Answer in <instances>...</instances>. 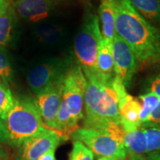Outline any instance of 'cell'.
<instances>
[{
	"label": "cell",
	"instance_id": "8",
	"mask_svg": "<svg viewBox=\"0 0 160 160\" xmlns=\"http://www.w3.org/2000/svg\"><path fill=\"white\" fill-rule=\"evenodd\" d=\"M64 78L58 80L37 95L36 100L42 119L46 128L57 131V118L59 113L64 88Z\"/></svg>",
	"mask_w": 160,
	"mask_h": 160
},
{
	"label": "cell",
	"instance_id": "1",
	"mask_svg": "<svg viewBox=\"0 0 160 160\" xmlns=\"http://www.w3.org/2000/svg\"><path fill=\"white\" fill-rule=\"evenodd\" d=\"M116 33L131 47L138 62L160 61V31L140 15L130 0H117Z\"/></svg>",
	"mask_w": 160,
	"mask_h": 160
},
{
	"label": "cell",
	"instance_id": "30",
	"mask_svg": "<svg viewBox=\"0 0 160 160\" xmlns=\"http://www.w3.org/2000/svg\"><path fill=\"white\" fill-rule=\"evenodd\" d=\"M145 157L147 158L148 160H160V150L149 153Z\"/></svg>",
	"mask_w": 160,
	"mask_h": 160
},
{
	"label": "cell",
	"instance_id": "21",
	"mask_svg": "<svg viewBox=\"0 0 160 160\" xmlns=\"http://www.w3.org/2000/svg\"><path fill=\"white\" fill-rule=\"evenodd\" d=\"M94 153L79 140H73V148L69 160H93Z\"/></svg>",
	"mask_w": 160,
	"mask_h": 160
},
{
	"label": "cell",
	"instance_id": "28",
	"mask_svg": "<svg viewBox=\"0 0 160 160\" xmlns=\"http://www.w3.org/2000/svg\"><path fill=\"white\" fill-rule=\"evenodd\" d=\"M57 148H51L42 156L38 160H57L55 157V151Z\"/></svg>",
	"mask_w": 160,
	"mask_h": 160
},
{
	"label": "cell",
	"instance_id": "20",
	"mask_svg": "<svg viewBox=\"0 0 160 160\" xmlns=\"http://www.w3.org/2000/svg\"><path fill=\"white\" fill-rule=\"evenodd\" d=\"M139 99L142 104L139 119L141 123H142L149 117L152 112L157 108L160 101V97L151 92H148L145 94L140 96Z\"/></svg>",
	"mask_w": 160,
	"mask_h": 160
},
{
	"label": "cell",
	"instance_id": "33",
	"mask_svg": "<svg viewBox=\"0 0 160 160\" xmlns=\"http://www.w3.org/2000/svg\"><path fill=\"white\" fill-rule=\"evenodd\" d=\"M97 160H121L117 159V158H112V157H99Z\"/></svg>",
	"mask_w": 160,
	"mask_h": 160
},
{
	"label": "cell",
	"instance_id": "29",
	"mask_svg": "<svg viewBox=\"0 0 160 160\" xmlns=\"http://www.w3.org/2000/svg\"><path fill=\"white\" fill-rule=\"evenodd\" d=\"M12 3V0H0V15L7 11L11 6Z\"/></svg>",
	"mask_w": 160,
	"mask_h": 160
},
{
	"label": "cell",
	"instance_id": "14",
	"mask_svg": "<svg viewBox=\"0 0 160 160\" xmlns=\"http://www.w3.org/2000/svg\"><path fill=\"white\" fill-rule=\"evenodd\" d=\"M116 5L117 0H101L99 19L104 39L113 41L116 33Z\"/></svg>",
	"mask_w": 160,
	"mask_h": 160
},
{
	"label": "cell",
	"instance_id": "13",
	"mask_svg": "<svg viewBox=\"0 0 160 160\" xmlns=\"http://www.w3.org/2000/svg\"><path fill=\"white\" fill-rule=\"evenodd\" d=\"M97 70L102 79L109 81L114 79V62L113 56V42L104 39L100 42L97 59Z\"/></svg>",
	"mask_w": 160,
	"mask_h": 160
},
{
	"label": "cell",
	"instance_id": "31",
	"mask_svg": "<svg viewBox=\"0 0 160 160\" xmlns=\"http://www.w3.org/2000/svg\"><path fill=\"white\" fill-rule=\"evenodd\" d=\"M0 160H8V154L2 146L0 145Z\"/></svg>",
	"mask_w": 160,
	"mask_h": 160
},
{
	"label": "cell",
	"instance_id": "11",
	"mask_svg": "<svg viewBox=\"0 0 160 160\" xmlns=\"http://www.w3.org/2000/svg\"><path fill=\"white\" fill-rule=\"evenodd\" d=\"M55 3L56 0H15L11 6L17 17L36 22L48 17Z\"/></svg>",
	"mask_w": 160,
	"mask_h": 160
},
{
	"label": "cell",
	"instance_id": "18",
	"mask_svg": "<svg viewBox=\"0 0 160 160\" xmlns=\"http://www.w3.org/2000/svg\"><path fill=\"white\" fill-rule=\"evenodd\" d=\"M17 16L12 6L5 13L0 15V48L11 41Z\"/></svg>",
	"mask_w": 160,
	"mask_h": 160
},
{
	"label": "cell",
	"instance_id": "4",
	"mask_svg": "<svg viewBox=\"0 0 160 160\" xmlns=\"http://www.w3.org/2000/svg\"><path fill=\"white\" fill-rule=\"evenodd\" d=\"M102 39L99 17L88 8L74 42L76 57L85 77H100L97 70V59Z\"/></svg>",
	"mask_w": 160,
	"mask_h": 160
},
{
	"label": "cell",
	"instance_id": "19",
	"mask_svg": "<svg viewBox=\"0 0 160 160\" xmlns=\"http://www.w3.org/2000/svg\"><path fill=\"white\" fill-rule=\"evenodd\" d=\"M16 99L7 85L0 84V119L4 122L14 106Z\"/></svg>",
	"mask_w": 160,
	"mask_h": 160
},
{
	"label": "cell",
	"instance_id": "5",
	"mask_svg": "<svg viewBox=\"0 0 160 160\" xmlns=\"http://www.w3.org/2000/svg\"><path fill=\"white\" fill-rule=\"evenodd\" d=\"M73 140L85 144L93 153L100 157L127 159L128 152L124 145V133L99 131L87 128H79L72 133Z\"/></svg>",
	"mask_w": 160,
	"mask_h": 160
},
{
	"label": "cell",
	"instance_id": "7",
	"mask_svg": "<svg viewBox=\"0 0 160 160\" xmlns=\"http://www.w3.org/2000/svg\"><path fill=\"white\" fill-rule=\"evenodd\" d=\"M62 137L55 130L46 128L25 140L19 148L14 160H38L51 148H57Z\"/></svg>",
	"mask_w": 160,
	"mask_h": 160
},
{
	"label": "cell",
	"instance_id": "3",
	"mask_svg": "<svg viewBox=\"0 0 160 160\" xmlns=\"http://www.w3.org/2000/svg\"><path fill=\"white\" fill-rule=\"evenodd\" d=\"M10 146L19 148L24 142L48 128L44 125L36 100L16 99L14 106L4 121Z\"/></svg>",
	"mask_w": 160,
	"mask_h": 160
},
{
	"label": "cell",
	"instance_id": "9",
	"mask_svg": "<svg viewBox=\"0 0 160 160\" xmlns=\"http://www.w3.org/2000/svg\"><path fill=\"white\" fill-rule=\"evenodd\" d=\"M112 42L115 77L128 88L134 75L137 60L131 47L119 36L116 34Z\"/></svg>",
	"mask_w": 160,
	"mask_h": 160
},
{
	"label": "cell",
	"instance_id": "22",
	"mask_svg": "<svg viewBox=\"0 0 160 160\" xmlns=\"http://www.w3.org/2000/svg\"><path fill=\"white\" fill-rule=\"evenodd\" d=\"M147 140L148 153L160 150V127L143 128Z\"/></svg>",
	"mask_w": 160,
	"mask_h": 160
},
{
	"label": "cell",
	"instance_id": "23",
	"mask_svg": "<svg viewBox=\"0 0 160 160\" xmlns=\"http://www.w3.org/2000/svg\"><path fill=\"white\" fill-rule=\"evenodd\" d=\"M12 69L9 58L6 54L5 49L0 48V78L3 80L6 85L11 82L13 78Z\"/></svg>",
	"mask_w": 160,
	"mask_h": 160
},
{
	"label": "cell",
	"instance_id": "17",
	"mask_svg": "<svg viewBox=\"0 0 160 160\" xmlns=\"http://www.w3.org/2000/svg\"><path fill=\"white\" fill-rule=\"evenodd\" d=\"M79 128V125L72 119L65 101L62 98L57 118V131L59 132L64 141H65L69 139L72 133Z\"/></svg>",
	"mask_w": 160,
	"mask_h": 160
},
{
	"label": "cell",
	"instance_id": "24",
	"mask_svg": "<svg viewBox=\"0 0 160 160\" xmlns=\"http://www.w3.org/2000/svg\"><path fill=\"white\" fill-rule=\"evenodd\" d=\"M37 37L45 43H53L57 40L58 31L54 28L48 25H42L37 30Z\"/></svg>",
	"mask_w": 160,
	"mask_h": 160
},
{
	"label": "cell",
	"instance_id": "16",
	"mask_svg": "<svg viewBox=\"0 0 160 160\" xmlns=\"http://www.w3.org/2000/svg\"><path fill=\"white\" fill-rule=\"evenodd\" d=\"M133 8L153 26H160V0H130Z\"/></svg>",
	"mask_w": 160,
	"mask_h": 160
},
{
	"label": "cell",
	"instance_id": "12",
	"mask_svg": "<svg viewBox=\"0 0 160 160\" xmlns=\"http://www.w3.org/2000/svg\"><path fill=\"white\" fill-rule=\"evenodd\" d=\"M119 107L120 125L123 132L133 131L142 127L139 117L142 110V104L139 98L125 93L119 97Z\"/></svg>",
	"mask_w": 160,
	"mask_h": 160
},
{
	"label": "cell",
	"instance_id": "34",
	"mask_svg": "<svg viewBox=\"0 0 160 160\" xmlns=\"http://www.w3.org/2000/svg\"><path fill=\"white\" fill-rule=\"evenodd\" d=\"M158 63H160V61H159V62H158Z\"/></svg>",
	"mask_w": 160,
	"mask_h": 160
},
{
	"label": "cell",
	"instance_id": "6",
	"mask_svg": "<svg viewBox=\"0 0 160 160\" xmlns=\"http://www.w3.org/2000/svg\"><path fill=\"white\" fill-rule=\"evenodd\" d=\"M87 79L79 64L70 68L64 78L62 98L74 122L79 125L84 118V101Z\"/></svg>",
	"mask_w": 160,
	"mask_h": 160
},
{
	"label": "cell",
	"instance_id": "10",
	"mask_svg": "<svg viewBox=\"0 0 160 160\" xmlns=\"http://www.w3.org/2000/svg\"><path fill=\"white\" fill-rule=\"evenodd\" d=\"M67 70L63 67V64L59 62L39 64L29 71L27 77L28 83L32 91L37 96L52 84L62 78Z\"/></svg>",
	"mask_w": 160,
	"mask_h": 160
},
{
	"label": "cell",
	"instance_id": "27",
	"mask_svg": "<svg viewBox=\"0 0 160 160\" xmlns=\"http://www.w3.org/2000/svg\"><path fill=\"white\" fill-rule=\"evenodd\" d=\"M0 144H8V134L5 123L0 119Z\"/></svg>",
	"mask_w": 160,
	"mask_h": 160
},
{
	"label": "cell",
	"instance_id": "25",
	"mask_svg": "<svg viewBox=\"0 0 160 160\" xmlns=\"http://www.w3.org/2000/svg\"><path fill=\"white\" fill-rule=\"evenodd\" d=\"M142 128L160 127V101L149 117L142 123Z\"/></svg>",
	"mask_w": 160,
	"mask_h": 160
},
{
	"label": "cell",
	"instance_id": "2",
	"mask_svg": "<svg viewBox=\"0 0 160 160\" xmlns=\"http://www.w3.org/2000/svg\"><path fill=\"white\" fill-rule=\"evenodd\" d=\"M86 79L83 127L124 133L120 125L119 99L113 85L114 79L106 81L94 76Z\"/></svg>",
	"mask_w": 160,
	"mask_h": 160
},
{
	"label": "cell",
	"instance_id": "32",
	"mask_svg": "<svg viewBox=\"0 0 160 160\" xmlns=\"http://www.w3.org/2000/svg\"><path fill=\"white\" fill-rule=\"evenodd\" d=\"M125 160H148L145 157L141 155H136V156H128V159Z\"/></svg>",
	"mask_w": 160,
	"mask_h": 160
},
{
	"label": "cell",
	"instance_id": "15",
	"mask_svg": "<svg viewBox=\"0 0 160 160\" xmlns=\"http://www.w3.org/2000/svg\"><path fill=\"white\" fill-rule=\"evenodd\" d=\"M124 145L128 156H142L148 153L147 140L143 128L124 132Z\"/></svg>",
	"mask_w": 160,
	"mask_h": 160
},
{
	"label": "cell",
	"instance_id": "26",
	"mask_svg": "<svg viewBox=\"0 0 160 160\" xmlns=\"http://www.w3.org/2000/svg\"><path fill=\"white\" fill-rule=\"evenodd\" d=\"M148 92H151L160 97V73L151 79Z\"/></svg>",
	"mask_w": 160,
	"mask_h": 160
}]
</instances>
